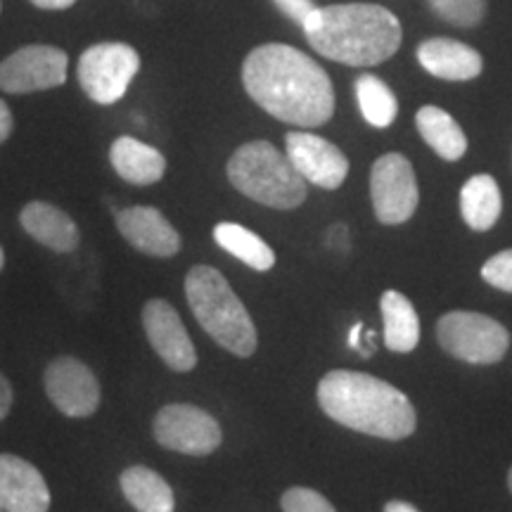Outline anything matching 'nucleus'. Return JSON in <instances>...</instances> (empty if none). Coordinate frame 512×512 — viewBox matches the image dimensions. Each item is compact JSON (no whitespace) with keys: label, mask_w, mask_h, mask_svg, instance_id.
<instances>
[{"label":"nucleus","mask_w":512,"mask_h":512,"mask_svg":"<svg viewBox=\"0 0 512 512\" xmlns=\"http://www.w3.org/2000/svg\"><path fill=\"white\" fill-rule=\"evenodd\" d=\"M285 147V155L290 157L292 166L304 181L318 185L323 190H337L339 185L347 181V157L330 140L313 136V133L294 131L285 136Z\"/></svg>","instance_id":"nucleus-12"},{"label":"nucleus","mask_w":512,"mask_h":512,"mask_svg":"<svg viewBox=\"0 0 512 512\" xmlns=\"http://www.w3.org/2000/svg\"><path fill=\"white\" fill-rule=\"evenodd\" d=\"M50 489L36 465L0 453V512H48Z\"/></svg>","instance_id":"nucleus-14"},{"label":"nucleus","mask_w":512,"mask_h":512,"mask_svg":"<svg viewBox=\"0 0 512 512\" xmlns=\"http://www.w3.org/2000/svg\"><path fill=\"white\" fill-rule=\"evenodd\" d=\"M140 69V55L126 43H98L79 60L83 93L98 105H114L124 98Z\"/></svg>","instance_id":"nucleus-7"},{"label":"nucleus","mask_w":512,"mask_h":512,"mask_svg":"<svg viewBox=\"0 0 512 512\" xmlns=\"http://www.w3.org/2000/svg\"><path fill=\"white\" fill-rule=\"evenodd\" d=\"M437 15L458 27H475L484 17V0H430Z\"/></svg>","instance_id":"nucleus-25"},{"label":"nucleus","mask_w":512,"mask_h":512,"mask_svg":"<svg viewBox=\"0 0 512 512\" xmlns=\"http://www.w3.org/2000/svg\"><path fill=\"white\" fill-rule=\"evenodd\" d=\"M143 328L157 356L176 373L197 366V351L178 311L164 299H150L143 309Z\"/></svg>","instance_id":"nucleus-13"},{"label":"nucleus","mask_w":512,"mask_h":512,"mask_svg":"<svg viewBox=\"0 0 512 512\" xmlns=\"http://www.w3.org/2000/svg\"><path fill=\"white\" fill-rule=\"evenodd\" d=\"M361 335H363V325L356 323L354 328H351V332H349V347L361 349Z\"/></svg>","instance_id":"nucleus-34"},{"label":"nucleus","mask_w":512,"mask_h":512,"mask_svg":"<svg viewBox=\"0 0 512 512\" xmlns=\"http://www.w3.org/2000/svg\"><path fill=\"white\" fill-rule=\"evenodd\" d=\"M12 126H15V121H12V112H10V107L5 105L3 100H0V145H3L5 140L10 138Z\"/></svg>","instance_id":"nucleus-30"},{"label":"nucleus","mask_w":512,"mask_h":512,"mask_svg":"<svg viewBox=\"0 0 512 512\" xmlns=\"http://www.w3.org/2000/svg\"><path fill=\"white\" fill-rule=\"evenodd\" d=\"M501 209V190H498V183L491 176H472L463 185V190H460V211H463V219L477 233L494 228L498 219H501Z\"/></svg>","instance_id":"nucleus-21"},{"label":"nucleus","mask_w":512,"mask_h":512,"mask_svg":"<svg viewBox=\"0 0 512 512\" xmlns=\"http://www.w3.org/2000/svg\"><path fill=\"white\" fill-rule=\"evenodd\" d=\"M43 384L50 403L67 418H88L100 408L98 377L79 358H55L46 368Z\"/></svg>","instance_id":"nucleus-11"},{"label":"nucleus","mask_w":512,"mask_h":512,"mask_svg":"<svg viewBox=\"0 0 512 512\" xmlns=\"http://www.w3.org/2000/svg\"><path fill=\"white\" fill-rule=\"evenodd\" d=\"M117 228L128 245L157 259H169L181 249V235L155 207H131L117 214Z\"/></svg>","instance_id":"nucleus-15"},{"label":"nucleus","mask_w":512,"mask_h":512,"mask_svg":"<svg viewBox=\"0 0 512 512\" xmlns=\"http://www.w3.org/2000/svg\"><path fill=\"white\" fill-rule=\"evenodd\" d=\"M328 245L335 247V249H342V252H347V247H349L347 226H335V228H332L330 235H328Z\"/></svg>","instance_id":"nucleus-31"},{"label":"nucleus","mask_w":512,"mask_h":512,"mask_svg":"<svg viewBox=\"0 0 512 512\" xmlns=\"http://www.w3.org/2000/svg\"><path fill=\"white\" fill-rule=\"evenodd\" d=\"M302 27L316 53L351 67L387 62L401 46L399 19L380 5L316 8Z\"/></svg>","instance_id":"nucleus-3"},{"label":"nucleus","mask_w":512,"mask_h":512,"mask_svg":"<svg viewBox=\"0 0 512 512\" xmlns=\"http://www.w3.org/2000/svg\"><path fill=\"white\" fill-rule=\"evenodd\" d=\"M275 5H278L285 15H290L297 24H304L306 17L316 10V5H313L311 0H275Z\"/></svg>","instance_id":"nucleus-28"},{"label":"nucleus","mask_w":512,"mask_h":512,"mask_svg":"<svg viewBox=\"0 0 512 512\" xmlns=\"http://www.w3.org/2000/svg\"><path fill=\"white\" fill-rule=\"evenodd\" d=\"M356 100L368 124L377 128H387L396 119V112H399L394 93L389 91L387 83L373 74H363L356 81Z\"/></svg>","instance_id":"nucleus-24"},{"label":"nucleus","mask_w":512,"mask_h":512,"mask_svg":"<svg viewBox=\"0 0 512 512\" xmlns=\"http://www.w3.org/2000/svg\"><path fill=\"white\" fill-rule=\"evenodd\" d=\"M228 178L249 200L271 209H297L306 200V181L290 157L266 140L242 145L228 162Z\"/></svg>","instance_id":"nucleus-5"},{"label":"nucleus","mask_w":512,"mask_h":512,"mask_svg":"<svg viewBox=\"0 0 512 512\" xmlns=\"http://www.w3.org/2000/svg\"><path fill=\"white\" fill-rule=\"evenodd\" d=\"M19 223L36 242L53 252L67 254L79 247V226L67 211L48 202H29L19 214Z\"/></svg>","instance_id":"nucleus-16"},{"label":"nucleus","mask_w":512,"mask_h":512,"mask_svg":"<svg viewBox=\"0 0 512 512\" xmlns=\"http://www.w3.org/2000/svg\"><path fill=\"white\" fill-rule=\"evenodd\" d=\"M3 266H5V254H3V249H0V271H3Z\"/></svg>","instance_id":"nucleus-35"},{"label":"nucleus","mask_w":512,"mask_h":512,"mask_svg":"<svg viewBox=\"0 0 512 512\" xmlns=\"http://www.w3.org/2000/svg\"><path fill=\"white\" fill-rule=\"evenodd\" d=\"M31 3H34L36 8H43V10H67V8H72L76 0H31Z\"/></svg>","instance_id":"nucleus-32"},{"label":"nucleus","mask_w":512,"mask_h":512,"mask_svg":"<svg viewBox=\"0 0 512 512\" xmlns=\"http://www.w3.org/2000/svg\"><path fill=\"white\" fill-rule=\"evenodd\" d=\"M185 299L197 323L219 347L240 358L254 354L259 344L254 320L221 271L211 266L190 268L185 275Z\"/></svg>","instance_id":"nucleus-4"},{"label":"nucleus","mask_w":512,"mask_h":512,"mask_svg":"<svg viewBox=\"0 0 512 512\" xmlns=\"http://www.w3.org/2000/svg\"><path fill=\"white\" fill-rule=\"evenodd\" d=\"M283 512H337L328 498L318 491L306 489V486H292L280 498Z\"/></svg>","instance_id":"nucleus-26"},{"label":"nucleus","mask_w":512,"mask_h":512,"mask_svg":"<svg viewBox=\"0 0 512 512\" xmlns=\"http://www.w3.org/2000/svg\"><path fill=\"white\" fill-rule=\"evenodd\" d=\"M12 401H15V392H12V384L8 382V377L0 375V422L8 418Z\"/></svg>","instance_id":"nucleus-29"},{"label":"nucleus","mask_w":512,"mask_h":512,"mask_svg":"<svg viewBox=\"0 0 512 512\" xmlns=\"http://www.w3.org/2000/svg\"><path fill=\"white\" fill-rule=\"evenodd\" d=\"M482 278L496 290L512 292V249L491 256L482 268Z\"/></svg>","instance_id":"nucleus-27"},{"label":"nucleus","mask_w":512,"mask_h":512,"mask_svg":"<svg viewBox=\"0 0 512 512\" xmlns=\"http://www.w3.org/2000/svg\"><path fill=\"white\" fill-rule=\"evenodd\" d=\"M384 512H420V510L406 501H389L384 505Z\"/></svg>","instance_id":"nucleus-33"},{"label":"nucleus","mask_w":512,"mask_h":512,"mask_svg":"<svg viewBox=\"0 0 512 512\" xmlns=\"http://www.w3.org/2000/svg\"><path fill=\"white\" fill-rule=\"evenodd\" d=\"M69 57L53 46H27L0 62V88L5 93H36L67 81Z\"/></svg>","instance_id":"nucleus-10"},{"label":"nucleus","mask_w":512,"mask_h":512,"mask_svg":"<svg viewBox=\"0 0 512 512\" xmlns=\"http://www.w3.org/2000/svg\"><path fill=\"white\" fill-rule=\"evenodd\" d=\"M415 126H418L425 143L430 145L441 159H446V162H456V159L465 155L467 138L463 128L458 126V121L448 112L432 105L422 107L418 117H415Z\"/></svg>","instance_id":"nucleus-22"},{"label":"nucleus","mask_w":512,"mask_h":512,"mask_svg":"<svg viewBox=\"0 0 512 512\" xmlns=\"http://www.w3.org/2000/svg\"><path fill=\"white\" fill-rule=\"evenodd\" d=\"M152 432L159 446L183 456H209L221 446V425L192 403H169L155 415Z\"/></svg>","instance_id":"nucleus-8"},{"label":"nucleus","mask_w":512,"mask_h":512,"mask_svg":"<svg viewBox=\"0 0 512 512\" xmlns=\"http://www.w3.org/2000/svg\"><path fill=\"white\" fill-rule=\"evenodd\" d=\"M110 162L114 171L133 185H152L162 181L166 159L157 147L140 143L131 136H121L110 147Z\"/></svg>","instance_id":"nucleus-18"},{"label":"nucleus","mask_w":512,"mask_h":512,"mask_svg":"<svg viewBox=\"0 0 512 512\" xmlns=\"http://www.w3.org/2000/svg\"><path fill=\"white\" fill-rule=\"evenodd\" d=\"M323 413L349 430L389 441L411 437L418 425L413 403L394 384L354 370H332L318 382Z\"/></svg>","instance_id":"nucleus-2"},{"label":"nucleus","mask_w":512,"mask_h":512,"mask_svg":"<svg viewBox=\"0 0 512 512\" xmlns=\"http://www.w3.org/2000/svg\"><path fill=\"white\" fill-rule=\"evenodd\" d=\"M242 83L261 110L302 128H316L335 112V91L323 67L302 50L268 43L242 64Z\"/></svg>","instance_id":"nucleus-1"},{"label":"nucleus","mask_w":512,"mask_h":512,"mask_svg":"<svg viewBox=\"0 0 512 512\" xmlns=\"http://www.w3.org/2000/svg\"><path fill=\"white\" fill-rule=\"evenodd\" d=\"M370 195L377 221L384 226H399L411 219L420 202L411 162L396 152L377 159L370 174Z\"/></svg>","instance_id":"nucleus-9"},{"label":"nucleus","mask_w":512,"mask_h":512,"mask_svg":"<svg viewBox=\"0 0 512 512\" xmlns=\"http://www.w3.org/2000/svg\"><path fill=\"white\" fill-rule=\"evenodd\" d=\"M121 491L138 512H174V489L159 472L145 465H133L121 472Z\"/></svg>","instance_id":"nucleus-19"},{"label":"nucleus","mask_w":512,"mask_h":512,"mask_svg":"<svg viewBox=\"0 0 512 512\" xmlns=\"http://www.w3.org/2000/svg\"><path fill=\"white\" fill-rule=\"evenodd\" d=\"M508 489H510V494H512V467H510V472H508Z\"/></svg>","instance_id":"nucleus-36"},{"label":"nucleus","mask_w":512,"mask_h":512,"mask_svg":"<svg viewBox=\"0 0 512 512\" xmlns=\"http://www.w3.org/2000/svg\"><path fill=\"white\" fill-rule=\"evenodd\" d=\"M214 240L221 249H226L228 254H233L235 259H240L242 264L254 268V271L264 273L275 266L273 249L259 235L245 226H238V223H219L214 228Z\"/></svg>","instance_id":"nucleus-23"},{"label":"nucleus","mask_w":512,"mask_h":512,"mask_svg":"<svg viewBox=\"0 0 512 512\" xmlns=\"http://www.w3.org/2000/svg\"><path fill=\"white\" fill-rule=\"evenodd\" d=\"M382 318H384V347L396 354H408L420 342V318L408 297L401 292L387 290L382 294Z\"/></svg>","instance_id":"nucleus-20"},{"label":"nucleus","mask_w":512,"mask_h":512,"mask_svg":"<svg viewBox=\"0 0 512 512\" xmlns=\"http://www.w3.org/2000/svg\"><path fill=\"white\" fill-rule=\"evenodd\" d=\"M441 349L472 366H494L510 347V332L494 318L472 311H451L439 320Z\"/></svg>","instance_id":"nucleus-6"},{"label":"nucleus","mask_w":512,"mask_h":512,"mask_svg":"<svg viewBox=\"0 0 512 512\" xmlns=\"http://www.w3.org/2000/svg\"><path fill=\"white\" fill-rule=\"evenodd\" d=\"M418 60L427 72L446 81H470L482 72L477 50L451 38H430L418 48Z\"/></svg>","instance_id":"nucleus-17"}]
</instances>
